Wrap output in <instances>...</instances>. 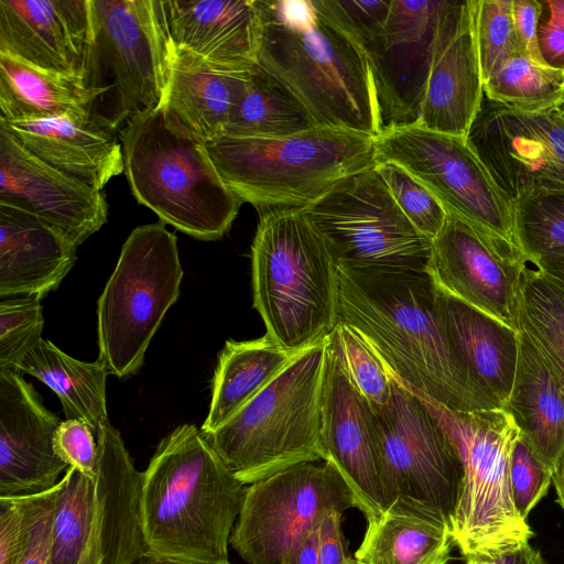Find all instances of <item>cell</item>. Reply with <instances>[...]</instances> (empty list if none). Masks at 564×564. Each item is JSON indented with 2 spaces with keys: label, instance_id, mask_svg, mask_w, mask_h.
<instances>
[{
  "label": "cell",
  "instance_id": "cell-50",
  "mask_svg": "<svg viewBox=\"0 0 564 564\" xmlns=\"http://www.w3.org/2000/svg\"><path fill=\"white\" fill-rule=\"evenodd\" d=\"M341 512H327L319 523L318 562L319 564H347L350 558L346 550V540L341 529Z\"/></svg>",
  "mask_w": 564,
  "mask_h": 564
},
{
  "label": "cell",
  "instance_id": "cell-9",
  "mask_svg": "<svg viewBox=\"0 0 564 564\" xmlns=\"http://www.w3.org/2000/svg\"><path fill=\"white\" fill-rule=\"evenodd\" d=\"M94 42L86 82L101 93L91 113L116 130L162 106L174 46L164 0H91Z\"/></svg>",
  "mask_w": 564,
  "mask_h": 564
},
{
  "label": "cell",
  "instance_id": "cell-31",
  "mask_svg": "<svg viewBox=\"0 0 564 564\" xmlns=\"http://www.w3.org/2000/svg\"><path fill=\"white\" fill-rule=\"evenodd\" d=\"M299 352L282 348L267 334L251 340H227L218 355L208 414L200 427L203 434L226 423Z\"/></svg>",
  "mask_w": 564,
  "mask_h": 564
},
{
  "label": "cell",
  "instance_id": "cell-52",
  "mask_svg": "<svg viewBox=\"0 0 564 564\" xmlns=\"http://www.w3.org/2000/svg\"><path fill=\"white\" fill-rule=\"evenodd\" d=\"M482 560L489 564H545L540 551L529 542Z\"/></svg>",
  "mask_w": 564,
  "mask_h": 564
},
{
  "label": "cell",
  "instance_id": "cell-54",
  "mask_svg": "<svg viewBox=\"0 0 564 564\" xmlns=\"http://www.w3.org/2000/svg\"><path fill=\"white\" fill-rule=\"evenodd\" d=\"M552 484L556 490L557 502L564 510V454L553 471Z\"/></svg>",
  "mask_w": 564,
  "mask_h": 564
},
{
  "label": "cell",
  "instance_id": "cell-55",
  "mask_svg": "<svg viewBox=\"0 0 564 564\" xmlns=\"http://www.w3.org/2000/svg\"><path fill=\"white\" fill-rule=\"evenodd\" d=\"M135 564H188V563H180V562H171L154 557L149 554H144Z\"/></svg>",
  "mask_w": 564,
  "mask_h": 564
},
{
  "label": "cell",
  "instance_id": "cell-8",
  "mask_svg": "<svg viewBox=\"0 0 564 564\" xmlns=\"http://www.w3.org/2000/svg\"><path fill=\"white\" fill-rule=\"evenodd\" d=\"M417 397L449 436L463 465L452 522L462 555L487 558L528 543L533 532L517 513L510 490V454L519 435L510 414L500 408L458 412Z\"/></svg>",
  "mask_w": 564,
  "mask_h": 564
},
{
  "label": "cell",
  "instance_id": "cell-13",
  "mask_svg": "<svg viewBox=\"0 0 564 564\" xmlns=\"http://www.w3.org/2000/svg\"><path fill=\"white\" fill-rule=\"evenodd\" d=\"M376 161L393 162L444 206L478 230L517 246L511 208L465 138L419 122L383 130L375 138Z\"/></svg>",
  "mask_w": 564,
  "mask_h": 564
},
{
  "label": "cell",
  "instance_id": "cell-11",
  "mask_svg": "<svg viewBox=\"0 0 564 564\" xmlns=\"http://www.w3.org/2000/svg\"><path fill=\"white\" fill-rule=\"evenodd\" d=\"M375 166L341 180L303 213L338 268L426 271L433 239L408 219Z\"/></svg>",
  "mask_w": 564,
  "mask_h": 564
},
{
  "label": "cell",
  "instance_id": "cell-39",
  "mask_svg": "<svg viewBox=\"0 0 564 564\" xmlns=\"http://www.w3.org/2000/svg\"><path fill=\"white\" fill-rule=\"evenodd\" d=\"M328 337L352 383L370 405H386L392 393L393 380L369 341L357 329L341 322Z\"/></svg>",
  "mask_w": 564,
  "mask_h": 564
},
{
  "label": "cell",
  "instance_id": "cell-30",
  "mask_svg": "<svg viewBox=\"0 0 564 564\" xmlns=\"http://www.w3.org/2000/svg\"><path fill=\"white\" fill-rule=\"evenodd\" d=\"M519 339L516 377L503 410L535 455L553 473L564 454V391L521 330Z\"/></svg>",
  "mask_w": 564,
  "mask_h": 564
},
{
  "label": "cell",
  "instance_id": "cell-57",
  "mask_svg": "<svg viewBox=\"0 0 564 564\" xmlns=\"http://www.w3.org/2000/svg\"><path fill=\"white\" fill-rule=\"evenodd\" d=\"M347 564H362V563L358 562L355 557H350V558L348 560V563H347Z\"/></svg>",
  "mask_w": 564,
  "mask_h": 564
},
{
  "label": "cell",
  "instance_id": "cell-27",
  "mask_svg": "<svg viewBox=\"0 0 564 564\" xmlns=\"http://www.w3.org/2000/svg\"><path fill=\"white\" fill-rule=\"evenodd\" d=\"M250 72L230 69L174 47L162 107L182 129L207 143L225 133Z\"/></svg>",
  "mask_w": 564,
  "mask_h": 564
},
{
  "label": "cell",
  "instance_id": "cell-17",
  "mask_svg": "<svg viewBox=\"0 0 564 564\" xmlns=\"http://www.w3.org/2000/svg\"><path fill=\"white\" fill-rule=\"evenodd\" d=\"M449 4L451 0H391L383 30L364 45L375 79L382 131L419 121Z\"/></svg>",
  "mask_w": 564,
  "mask_h": 564
},
{
  "label": "cell",
  "instance_id": "cell-7",
  "mask_svg": "<svg viewBox=\"0 0 564 564\" xmlns=\"http://www.w3.org/2000/svg\"><path fill=\"white\" fill-rule=\"evenodd\" d=\"M327 337L303 350L260 392L205 435L248 486L292 466L325 460L322 394Z\"/></svg>",
  "mask_w": 564,
  "mask_h": 564
},
{
  "label": "cell",
  "instance_id": "cell-36",
  "mask_svg": "<svg viewBox=\"0 0 564 564\" xmlns=\"http://www.w3.org/2000/svg\"><path fill=\"white\" fill-rule=\"evenodd\" d=\"M484 95L524 112L558 108L564 101V72L517 53L484 83Z\"/></svg>",
  "mask_w": 564,
  "mask_h": 564
},
{
  "label": "cell",
  "instance_id": "cell-46",
  "mask_svg": "<svg viewBox=\"0 0 564 564\" xmlns=\"http://www.w3.org/2000/svg\"><path fill=\"white\" fill-rule=\"evenodd\" d=\"M317 2L324 11L346 28L362 47L383 30L391 6V0Z\"/></svg>",
  "mask_w": 564,
  "mask_h": 564
},
{
  "label": "cell",
  "instance_id": "cell-18",
  "mask_svg": "<svg viewBox=\"0 0 564 564\" xmlns=\"http://www.w3.org/2000/svg\"><path fill=\"white\" fill-rule=\"evenodd\" d=\"M322 443L325 460L341 474L366 518L391 505L377 455L372 408L352 383L329 337L322 394Z\"/></svg>",
  "mask_w": 564,
  "mask_h": 564
},
{
  "label": "cell",
  "instance_id": "cell-43",
  "mask_svg": "<svg viewBox=\"0 0 564 564\" xmlns=\"http://www.w3.org/2000/svg\"><path fill=\"white\" fill-rule=\"evenodd\" d=\"M552 475L519 432L510 454L509 480L514 509L523 520L547 494Z\"/></svg>",
  "mask_w": 564,
  "mask_h": 564
},
{
  "label": "cell",
  "instance_id": "cell-26",
  "mask_svg": "<svg viewBox=\"0 0 564 564\" xmlns=\"http://www.w3.org/2000/svg\"><path fill=\"white\" fill-rule=\"evenodd\" d=\"M77 247L51 224L0 204V296L42 300L74 267Z\"/></svg>",
  "mask_w": 564,
  "mask_h": 564
},
{
  "label": "cell",
  "instance_id": "cell-5",
  "mask_svg": "<svg viewBox=\"0 0 564 564\" xmlns=\"http://www.w3.org/2000/svg\"><path fill=\"white\" fill-rule=\"evenodd\" d=\"M120 141L133 196L162 224L207 241L229 230L242 202L221 178L206 144L162 106L131 117Z\"/></svg>",
  "mask_w": 564,
  "mask_h": 564
},
{
  "label": "cell",
  "instance_id": "cell-4",
  "mask_svg": "<svg viewBox=\"0 0 564 564\" xmlns=\"http://www.w3.org/2000/svg\"><path fill=\"white\" fill-rule=\"evenodd\" d=\"M253 307L267 335L301 351L338 324V267L301 208L260 213L251 246Z\"/></svg>",
  "mask_w": 564,
  "mask_h": 564
},
{
  "label": "cell",
  "instance_id": "cell-12",
  "mask_svg": "<svg viewBox=\"0 0 564 564\" xmlns=\"http://www.w3.org/2000/svg\"><path fill=\"white\" fill-rule=\"evenodd\" d=\"M350 508L358 501L332 463L299 464L246 486L230 545L249 564H282L327 512Z\"/></svg>",
  "mask_w": 564,
  "mask_h": 564
},
{
  "label": "cell",
  "instance_id": "cell-51",
  "mask_svg": "<svg viewBox=\"0 0 564 564\" xmlns=\"http://www.w3.org/2000/svg\"><path fill=\"white\" fill-rule=\"evenodd\" d=\"M319 523L303 534L290 546L283 557L282 564H319Z\"/></svg>",
  "mask_w": 564,
  "mask_h": 564
},
{
  "label": "cell",
  "instance_id": "cell-16",
  "mask_svg": "<svg viewBox=\"0 0 564 564\" xmlns=\"http://www.w3.org/2000/svg\"><path fill=\"white\" fill-rule=\"evenodd\" d=\"M527 263L516 246L447 213L443 228L433 239L426 271L443 293L519 332Z\"/></svg>",
  "mask_w": 564,
  "mask_h": 564
},
{
  "label": "cell",
  "instance_id": "cell-25",
  "mask_svg": "<svg viewBox=\"0 0 564 564\" xmlns=\"http://www.w3.org/2000/svg\"><path fill=\"white\" fill-rule=\"evenodd\" d=\"M164 10L174 47L235 70L259 65L257 0H164Z\"/></svg>",
  "mask_w": 564,
  "mask_h": 564
},
{
  "label": "cell",
  "instance_id": "cell-23",
  "mask_svg": "<svg viewBox=\"0 0 564 564\" xmlns=\"http://www.w3.org/2000/svg\"><path fill=\"white\" fill-rule=\"evenodd\" d=\"M482 97L471 0H451L417 122L430 130L466 139Z\"/></svg>",
  "mask_w": 564,
  "mask_h": 564
},
{
  "label": "cell",
  "instance_id": "cell-49",
  "mask_svg": "<svg viewBox=\"0 0 564 564\" xmlns=\"http://www.w3.org/2000/svg\"><path fill=\"white\" fill-rule=\"evenodd\" d=\"M539 0H512V20L518 53L544 65L536 40Z\"/></svg>",
  "mask_w": 564,
  "mask_h": 564
},
{
  "label": "cell",
  "instance_id": "cell-37",
  "mask_svg": "<svg viewBox=\"0 0 564 564\" xmlns=\"http://www.w3.org/2000/svg\"><path fill=\"white\" fill-rule=\"evenodd\" d=\"M95 480L74 467L59 480L51 525L52 564L78 563L91 530Z\"/></svg>",
  "mask_w": 564,
  "mask_h": 564
},
{
  "label": "cell",
  "instance_id": "cell-2",
  "mask_svg": "<svg viewBox=\"0 0 564 564\" xmlns=\"http://www.w3.org/2000/svg\"><path fill=\"white\" fill-rule=\"evenodd\" d=\"M258 64L307 109L316 126L381 133L377 90L358 40L317 0H257Z\"/></svg>",
  "mask_w": 564,
  "mask_h": 564
},
{
  "label": "cell",
  "instance_id": "cell-48",
  "mask_svg": "<svg viewBox=\"0 0 564 564\" xmlns=\"http://www.w3.org/2000/svg\"><path fill=\"white\" fill-rule=\"evenodd\" d=\"M28 539L29 527L19 498L0 497V564H19Z\"/></svg>",
  "mask_w": 564,
  "mask_h": 564
},
{
  "label": "cell",
  "instance_id": "cell-45",
  "mask_svg": "<svg viewBox=\"0 0 564 564\" xmlns=\"http://www.w3.org/2000/svg\"><path fill=\"white\" fill-rule=\"evenodd\" d=\"M53 447L56 455L86 477L95 480L99 446L93 426L79 419H66L57 426Z\"/></svg>",
  "mask_w": 564,
  "mask_h": 564
},
{
  "label": "cell",
  "instance_id": "cell-40",
  "mask_svg": "<svg viewBox=\"0 0 564 564\" xmlns=\"http://www.w3.org/2000/svg\"><path fill=\"white\" fill-rule=\"evenodd\" d=\"M473 26L484 83L518 53L512 0H471Z\"/></svg>",
  "mask_w": 564,
  "mask_h": 564
},
{
  "label": "cell",
  "instance_id": "cell-3",
  "mask_svg": "<svg viewBox=\"0 0 564 564\" xmlns=\"http://www.w3.org/2000/svg\"><path fill=\"white\" fill-rule=\"evenodd\" d=\"M245 490L199 429L177 426L159 443L141 476L147 554L188 564H231L228 549Z\"/></svg>",
  "mask_w": 564,
  "mask_h": 564
},
{
  "label": "cell",
  "instance_id": "cell-47",
  "mask_svg": "<svg viewBox=\"0 0 564 564\" xmlns=\"http://www.w3.org/2000/svg\"><path fill=\"white\" fill-rule=\"evenodd\" d=\"M538 47L543 64L564 72V0H539Z\"/></svg>",
  "mask_w": 564,
  "mask_h": 564
},
{
  "label": "cell",
  "instance_id": "cell-22",
  "mask_svg": "<svg viewBox=\"0 0 564 564\" xmlns=\"http://www.w3.org/2000/svg\"><path fill=\"white\" fill-rule=\"evenodd\" d=\"M97 441L91 530L77 564H135L147 553L140 522L142 471L110 422L104 424Z\"/></svg>",
  "mask_w": 564,
  "mask_h": 564
},
{
  "label": "cell",
  "instance_id": "cell-28",
  "mask_svg": "<svg viewBox=\"0 0 564 564\" xmlns=\"http://www.w3.org/2000/svg\"><path fill=\"white\" fill-rule=\"evenodd\" d=\"M437 304L453 347L471 379L503 409L516 377L519 332L440 290Z\"/></svg>",
  "mask_w": 564,
  "mask_h": 564
},
{
  "label": "cell",
  "instance_id": "cell-53",
  "mask_svg": "<svg viewBox=\"0 0 564 564\" xmlns=\"http://www.w3.org/2000/svg\"><path fill=\"white\" fill-rule=\"evenodd\" d=\"M533 265L564 288V254L538 260Z\"/></svg>",
  "mask_w": 564,
  "mask_h": 564
},
{
  "label": "cell",
  "instance_id": "cell-32",
  "mask_svg": "<svg viewBox=\"0 0 564 564\" xmlns=\"http://www.w3.org/2000/svg\"><path fill=\"white\" fill-rule=\"evenodd\" d=\"M101 93L85 79L42 69L0 52V119L51 117L90 110Z\"/></svg>",
  "mask_w": 564,
  "mask_h": 564
},
{
  "label": "cell",
  "instance_id": "cell-42",
  "mask_svg": "<svg viewBox=\"0 0 564 564\" xmlns=\"http://www.w3.org/2000/svg\"><path fill=\"white\" fill-rule=\"evenodd\" d=\"M375 167L408 219L422 234L434 239L447 218L441 202L400 165L378 162Z\"/></svg>",
  "mask_w": 564,
  "mask_h": 564
},
{
  "label": "cell",
  "instance_id": "cell-14",
  "mask_svg": "<svg viewBox=\"0 0 564 564\" xmlns=\"http://www.w3.org/2000/svg\"><path fill=\"white\" fill-rule=\"evenodd\" d=\"M372 420L390 502L397 497L422 501L441 511L452 524L463 465L449 436L424 402L393 380L388 403L372 408Z\"/></svg>",
  "mask_w": 564,
  "mask_h": 564
},
{
  "label": "cell",
  "instance_id": "cell-56",
  "mask_svg": "<svg viewBox=\"0 0 564 564\" xmlns=\"http://www.w3.org/2000/svg\"><path fill=\"white\" fill-rule=\"evenodd\" d=\"M465 564H489L486 560L482 558H467Z\"/></svg>",
  "mask_w": 564,
  "mask_h": 564
},
{
  "label": "cell",
  "instance_id": "cell-58",
  "mask_svg": "<svg viewBox=\"0 0 564 564\" xmlns=\"http://www.w3.org/2000/svg\"><path fill=\"white\" fill-rule=\"evenodd\" d=\"M560 111L562 112V115L564 116V101L561 104V106L558 107Z\"/></svg>",
  "mask_w": 564,
  "mask_h": 564
},
{
  "label": "cell",
  "instance_id": "cell-21",
  "mask_svg": "<svg viewBox=\"0 0 564 564\" xmlns=\"http://www.w3.org/2000/svg\"><path fill=\"white\" fill-rule=\"evenodd\" d=\"M93 42L91 0H0V52L86 80Z\"/></svg>",
  "mask_w": 564,
  "mask_h": 564
},
{
  "label": "cell",
  "instance_id": "cell-19",
  "mask_svg": "<svg viewBox=\"0 0 564 564\" xmlns=\"http://www.w3.org/2000/svg\"><path fill=\"white\" fill-rule=\"evenodd\" d=\"M0 204L32 214L77 246L108 218L100 189L46 164L0 128Z\"/></svg>",
  "mask_w": 564,
  "mask_h": 564
},
{
  "label": "cell",
  "instance_id": "cell-10",
  "mask_svg": "<svg viewBox=\"0 0 564 564\" xmlns=\"http://www.w3.org/2000/svg\"><path fill=\"white\" fill-rule=\"evenodd\" d=\"M183 274L176 237L164 224L130 232L97 303L99 359L109 373L123 379L143 365Z\"/></svg>",
  "mask_w": 564,
  "mask_h": 564
},
{
  "label": "cell",
  "instance_id": "cell-38",
  "mask_svg": "<svg viewBox=\"0 0 564 564\" xmlns=\"http://www.w3.org/2000/svg\"><path fill=\"white\" fill-rule=\"evenodd\" d=\"M514 239L527 261L564 254V192H539L511 206Z\"/></svg>",
  "mask_w": 564,
  "mask_h": 564
},
{
  "label": "cell",
  "instance_id": "cell-44",
  "mask_svg": "<svg viewBox=\"0 0 564 564\" xmlns=\"http://www.w3.org/2000/svg\"><path fill=\"white\" fill-rule=\"evenodd\" d=\"M58 491L59 481L47 491L17 496L29 527L26 549L19 564H52L51 525Z\"/></svg>",
  "mask_w": 564,
  "mask_h": 564
},
{
  "label": "cell",
  "instance_id": "cell-1",
  "mask_svg": "<svg viewBox=\"0 0 564 564\" xmlns=\"http://www.w3.org/2000/svg\"><path fill=\"white\" fill-rule=\"evenodd\" d=\"M338 322L369 341L393 380L453 411L499 408L456 354L427 271L338 268Z\"/></svg>",
  "mask_w": 564,
  "mask_h": 564
},
{
  "label": "cell",
  "instance_id": "cell-20",
  "mask_svg": "<svg viewBox=\"0 0 564 564\" xmlns=\"http://www.w3.org/2000/svg\"><path fill=\"white\" fill-rule=\"evenodd\" d=\"M62 421L14 369L0 370V497L52 489L68 469L55 453Z\"/></svg>",
  "mask_w": 564,
  "mask_h": 564
},
{
  "label": "cell",
  "instance_id": "cell-29",
  "mask_svg": "<svg viewBox=\"0 0 564 564\" xmlns=\"http://www.w3.org/2000/svg\"><path fill=\"white\" fill-rule=\"evenodd\" d=\"M367 521L354 556L362 564H448L451 560L452 524L427 503L397 497Z\"/></svg>",
  "mask_w": 564,
  "mask_h": 564
},
{
  "label": "cell",
  "instance_id": "cell-41",
  "mask_svg": "<svg viewBox=\"0 0 564 564\" xmlns=\"http://www.w3.org/2000/svg\"><path fill=\"white\" fill-rule=\"evenodd\" d=\"M44 326L41 300L8 297L0 303V370L14 369L42 339Z\"/></svg>",
  "mask_w": 564,
  "mask_h": 564
},
{
  "label": "cell",
  "instance_id": "cell-6",
  "mask_svg": "<svg viewBox=\"0 0 564 564\" xmlns=\"http://www.w3.org/2000/svg\"><path fill=\"white\" fill-rule=\"evenodd\" d=\"M205 144L226 185L260 213L303 209L377 164L375 137L340 127L279 138L223 134Z\"/></svg>",
  "mask_w": 564,
  "mask_h": 564
},
{
  "label": "cell",
  "instance_id": "cell-34",
  "mask_svg": "<svg viewBox=\"0 0 564 564\" xmlns=\"http://www.w3.org/2000/svg\"><path fill=\"white\" fill-rule=\"evenodd\" d=\"M316 127L304 105L273 75L257 65L225 129L235 137L279 138Z\"/></svg>",
  "mask_w": 564,
  "mask_h": 564
},
{
  "label": "cell",
  "instance_id": "cell-35",
  "mask_svg": "<svg viewBox=\"0 0 564 564\" xmlns=\"http://www.w3.org/2000/svg\"><path fill=\"white\" fill-rule=\"evenodd\" d=\"M519 330L524 333L564 391V288L539 269L522 279Z\"/></svg>",
  "mask_w": 564,
  "mask_h": 564
},
{
  "label": "cell",
  "instance_id": "cell-24",
  "mask_svg": "<svg viewBox=\"0 0 564 564\" xmlns=\"http://www.w3.org/2000/svg\"><path fill=\"white\" fill-rule=\"evenodd\" d=\"M0 128L41 161L94 188L101 191L112 177L124 172L122 145L115 130L90 110L0 119Z\"/></svg>",
  "mask_w": 564,
  "mask_h": 564
},
{
  "label": "cell",
  "instance_id": "cell-15",
  "mask_svg": "<svg viewBox=\"0 0 564 564\" xmlns=\"http://www.w3.org/2000/svg\"><path fill=\"white\" fill-rule=\"evenodd\" d=\"M466 142L511 206L539 192H564V116L524 112L485 95Z\"/></svg>",
  "mask_w": 564,
  "mask_h": 564
},
{
  "label": "cell",
  "instance_id": "cell-33",
  "mask_svg": "<svg viewBox=\"0 0 564 564\" xmlns=\"http://www.w3.org/2000/svg\"><path fill=\"white\" fill-rule=\"evenodd\" d=\"M17 370L46 384L58 397L66 419L88 422L96 437L109 422L106 403L109 371L99 358L93 362L75 359L42 338Z\"/></svg>",
  "mask_w": 564,
  "mask_h": 564
}]
</instances>
